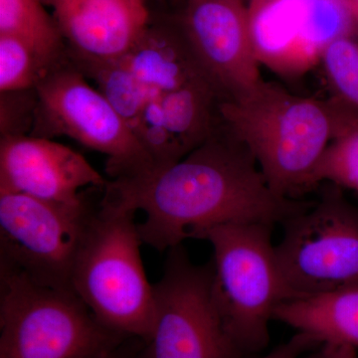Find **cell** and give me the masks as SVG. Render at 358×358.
Returning <instances> with one entry per match:
<instances>
[{
  "label": "cell",
  "mask_w": 358,
  "mask_h": 358,
  "mask_svg": "<svg viewBox=\"0 0 358 358\" xmlns=\"http://www.w3.org/2000/svg\"><path fill=\"white\" fill-rule=\"evenodd\" d=\"M220 124L171 166L108 181L107 199L145 213L138 224L143 243L169 251L223 225L282 224L312 204L275 194L248 148Z\"/></svg>",
  "instance_id": "obj_1"
},
{
  "label": "cell",
  "mask_w": 358,
  "mask_h": 358,
  "mask_svg": "<svg viewBox=\"0 0 358 358\" xmlns=\"http://www.w3.org/2000/svg\"><path fill=\"white\" fill-rule=\"evenodd\" d=\"M343 109L336 99L294 95L262 80L246 93L221 101L219 115L255 157L271 189L284 199H299L313 189V174Z\"/></svg>",
  "instance_id": "obj_2"
},
{
  "label": "cell",
  "mask_w": 358,
  "mask_h": 358,
  "mask_svg": "<svg viewBox=\"0 0 358 358\" xmlns=\"http://www.w3.org/2000/svg\"><path fill=\"white\" fill-rule=\"evenodd\" d=\"M136 211L103 196L92 216L72 272L73 291L103 326L147 343L155 322Z\"/></svg>",
  "instance_id": "obj_3"
},
{
  "label": "cell",
  "mask_w": 358,
  "mask_h": 358,
  "mask_svg": "<svg viewBox=\"0 0 358 358\" xmlns=\"http://www.w3.org/2000/svg\"><path fill=\"white\" fill-rule=\"evenodd\" d=\"M274 226L223 225L205 240L213 247L212 293L224 329L244 358L270 343L268 324L289 294L272 242Z\"/></svg>",
  "instance_id": "obj_4"
},
{
  "label": "cell",
  "mask_w": 358,
  "mask_h": 358,
  "mask_svg": "<svg viewBox=\"0 0 358 358\" xmlns=\"http://www.w3.org/2000/svg\"><path fill=\"white\" fill-rule=\"evenodd\" d=\"M128 338L103 326L73 289L0 265V358H96Z\"/></svg>",
  "instance_id": "obj_5"
},
{
  "label": "cell",
  "mask_w": 358,
  "mask_h": 358,
  "mask_svg": "<svg viewBox=\"0 0 358 358\" xmlns=\"http://www.w3.org/2000/svg\"><path fill=\"white\" fill-rule=\"evenodd\" d=\"M282 226L275 249L289 300L358 282V209L338 186L329 183Z\"/></svg>",
  "instance_id": "obj_6"
},
{
  "label": "cell",
  "mask_w": 358,
  "mask_h": 358,
  "mask_svg": "<svg viewBox=\"0 0 358 358\" xmlns=\"http://www.w3.org/2000/svg\"><path fill=\"white\" fill-rule=\"evenodd\" d=\"M154 291V327L138 358H244L216 308L212 263L195 265L182 244L173 247Z\"/></svg>",
  "instance_id": "obj_7"
},
{
  "label": "cell",
  "mask_w": 358,
  "mask_h": 358,
  "mask_svg": "<svg viewBox=\"0 0 358 358\" xmlns=\"http://www.w3.org/2000/svg\"><path fill=\"white\" fill-rule=\"evenodd\" d=\"M34 129L60 134L107 155V173L113 178H133L152 171L148 152L133 129L84 73L67 61L49 71L37 85Z\"/></svg>",
  "instance_id": "obj_8"
},
{
  "label": "cell",
  "mask_w": 358,
  "mask_h": 358,
  "mask_svg": "<svg viewBox=\"0 0 358 358\" xmlns=\"http://www.w3.org/2000/svg\"><path fill=\"white\" fill-rule=\"evenodd\" d=\"M96 207L0 194V265L34 281L72 289L78 252Z\"/></svg>",
  "instance_id": "obj_9"
},
{
  "label": "cell",
  "mask_w": 358,
  "mask_h": 358,
  "mask_svg": "<svg viewBox=\"0 0 358 358\" xmlns=\"http://www.w3.org/2000/svg\"><path fill=\"white\" fill-rule=\"evenodd\" d=\"M178 21L224 100L236 98L262 81L243 0H187Z\"/></svg>",
  "instance_id": "obj_10"
},
{
  "label": "cell",
  "mask_w": 358,
  "mask_h": 358,
  "mask_svg": "<svg viewBox=\"0 0 358 358\" xmlns=\"http://www.w3.org/2000/svg\"><path fill=\"white\" fill-rule=\"evenodd\" d=\"M107 182L83 155L49 138H0V194L20 193L75 205L86 201L84 189H103Z\"/></svg>",
  "instance_id": "obj_11"
},
{
  "label": "cell",
  "mask_w": 358,
  "mask_h": 358,
  "mask_svg": "<svg viewBox=\"0 0 358 358\" xmlns=\"http://www.w3.org/2000/svg\"><path fill=\"white\" fill-rule=\"evenodd\" d=\"M54 9L74 60L107 62L126 57L147 29L143 0H46Z\"/></svg>",
  "instance_id": "obj_12"
},
{
  "label": "cell",
  "mask_w": 358,
  "mask_h": 358,
  "mask_svg": "<svg viewBox=\"0 0 358 358\" xmlns=\"http://www.w3.org/2000/svg\"><path fill=\"white\" fill-rule=\"evenodd\" d=\"M124 59L141 83L155 95H164L201 82L213 84L200 64L179 21L148 25Z\"/></svg>",
  "instance_id": "obj_13"
},
{
  "label": "cell",
  "mask_w": 358,
  "mask_h": 358,
  "mask_svg": "<svg viewBox=\"0 0 358 358\" xmlns=\"http://www.w3.org/2000/svg\"><path fill=\"white\" fill-rule=\"evenodd\" d=\"M274 320L307 334L320 345L358 350V282L285 301Z\"/></svg>",
  "instance_id": "obj_14"
},
{
  "label": "cell",
  "mask_w": 358,
  "mask_h": 358,
  "mask_svg": "<svg viewBox=\"0 0 358 358\" xmlns=\"http://www.w3.org/2000/svg\"><path fill=\"white\" fill-rule=\"evenodd\" d=\"M159 96L166 128L181 159L215 133L224 100L210 82H201Z\"/></svg>",
  "instance_id": "obj_15"
},
{
  "label": "cell",
  "mask_w": 358,
  "mask_h": 358,
  "mask_svg": "<svg viewBox=\"0 0 358 358\" xmlns=\"http://www.w3.org/2000/svg\"><path fill=\"white\" fill-rule=\"evenodd\" d=\"M0 34L29 45L49 71L67 61L64 37L40 0H0Z\"/></svg>",
  "instance_id": "obj_16"
},
{
  "label": "cell",
  "mask_w": 358,
  "mask_h": 358,
  "mask_svg": "<svg viewBox=\"0 0 358 358\" xmlns=\"http://www.w3.org/2000/svg\"><path fill=\"white\" fill-rule=\"evenodd\" d=\"M75 61L82 72L88 73L95 79L99 91L134 133L138 117L152 93L136 76L124 59L107 62Z\"/></svg>",
  "instance_id": "obj_17"
},
{
  "label": "cell",
  "mask_w": 358,
  "mask_h": 358,
  "mask_svg": "<svg viewBox=\"0 0 358 358\" xmlns=\"http://www.w3.org/2000/svg\"><path fill=\"white\" fill-rule=\"evenodd\" d=\"M320 183L358 193V110L346 105L333 140L313 174V189Z\"/></svg>",
  "instance_id": "obj_18"
},
{
  "label": "cell",
  "mask_w": 358,
  "mask_h": 358,
  "mask_svg": "<svg viewBox=\"0 0 358 358\" xmlns=\"http://www.w3.org/2000/svg\"><path fill=\"white\" fill-rule=\"evenodd\" d=\"M333 98L358 110V41L343 36L327 44L320 61Z\"/></svg>",
  "instance_id": "obj_19"
},
{
  "label": "cell",
  "mask_w": 358,
  "mask_h": 358,
  "mask_svg": "<svg viewBox=\"0 0 358 358\" xmlns=\"http://www.w3.org/2000/svg\"><path fill=\"white\" fill-rule=\"evenodd\" d=\"M48 72L29 45L0 34V93L35 89Z\"/></svg>",
  "instance_id": "obj_20"
},
{
  "label": "cell",
  "mask_w": 358,
  "mask_h": 358,
  "mask_svg": "<svg viewBox=\"0 0 358 358\" xmlns=\"http://www.w3.org/2000/svg\"><path fill=\"white\" fill-rule=\"evenodd\" d=\"M134 134L152 160V169L171 166L181 159L166 128L159 96L152 94L134 128Z\"/></svg>",
  "instance_id": "obj_21"
},
{
  "label": "cell",
  "mask_w": 358,
  "mask_h": 358,
  "mask_svg": "<svg viewBox=\"0 0 358 358\" xmlns=\"http://www.w3.org/2000/svg\"><path fill=\"white\" fill-rule=\"evenodd\" d=\"M0 131L1 136H27L34 128L38 98L36 90L0 93Z\"/></svg>",
  "instance_id": "obj_22"
},
{
  "label": "cell",
  "mask_w": 358,
  "mask_h": 358,
  "mask_svg": "<svg viewBox=\"0 0 358 358\" xmlns=\"http://www.w3.org/2000/svg\"><path fill=\"white\" fill-rule=\"evenodd\" d=\"M320 343L307 334L299 333L261 358H300L303 353L319 348Z\"/></svg>",
  "instance_id": "obj_23"
},
{
  "label": "cell",
  "mask_w": 358,
  "mask_h": 358,
  "mask_svg": "<svg viewBox=\"0 0 358 358\" xmlns=\"http://www.w3.org/2000/svg\"><path fill=\"white\" fill-rule=\"evenodd\" d=\"M143 346L145 341L141 338H129L96 358H138Z\"/></svg>",
  "instance_id": "obj_24"
},
{
  "label": "cell",
  "mask_w": 358,
  "mask_h": 358,
  "mask_svg": "<svg viewBox=\"0 0 358 358\" xmlns=\"http://www.w3.org/2000/svg\"><path fill=\"white\" fill-rule=\"evenodd\" d=\"M305 358H358L357 350L345 346L320 345Z\"/></svg>",
  "instance_id": "obj_25"
},
{
  "label": "cell",
  "mask_w": 358,
  "mask_h": 358,
  "mask_svg": "<svg viewBox=\"0 0 358 358\" xmlns=\"http://www.w3.org/2000/svg\"><path fill=\"white\" fill-rule=\"evenodd\" d=\"M348 1L350 2V6L352 7V13L355 14L358 24V0H348Z\"/></svg>",
  "instance_id": "obj_26"
},
{
  "label": "cell",
  "mask_w": 358,
  "mask_h": 358,
  "mask_svg": "<svg viewBox=\"0 0 358 358\" xmlns=\"http://www.w3.org/2000/svg\"><path fill=\"white\" fill-rule=\"evenodd\" d=\"M267 1H268V0H250L248 8H257V7L262 6V4L266 3Z\"/></svg>",
  "instance_id": "obj_27"
},
{
  "label": "cell",
  "mask_w": 358,
  "mask_h": 358,
  "mask_svg": "<svg viewBox=\"0 0 358 358\" xmlns=\"http://www.w3.org/2000/svg\"><path fill=\"white\" fill-rule=\"evenodd\" d=\"M143 1H145V0H143Z\"/></svg>",
  "instance_id": "obj_28"
}]
</instances>
